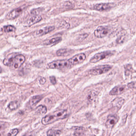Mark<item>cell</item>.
<instances>
[{"label": "cell", "mask_w": 136, "mask_h": 136, "mask_svg": "<svg viewBox=\"0 0 136 136\" xmlns=\"http://www.w3.org/2000/svg\"><path fill=\"white\" fill-rule=\"evenodd\" d=\"M114 6V4L110 3L97 4L93 6V9L99 11H105L111 9Z\"/></svg>", "instance_id": "obj_8"}, {"label": "cell", "mask_w": 136, "mask_h": 136, "mask_svg": "<svg viewBox=\"0 0 136 136\" xmlns=\"http://www.w3.org/2000/svg\"><path fill=\"white\" fill-rule=\"evenodd\" d=\"M26 7L27 6L26 5H24L21 7H18L16 9L13 10L11 11L8 13L7 16V18L8 19H15L23 13V11L26 8Z\"/></svg>", "instance_id": "obj_6"}, {"label": "cell", "mask_w": 136, "mask_h": 136, "mask_svg": "<svg viewBox=\"0 0 136 136\" xmlns=\"http://www.w3.org/2000/svg\"><path fill=\"white\" fill-rule=\"evenodd\" d=\"M39 9H34L33 10H32L31 11V14L34 15H36L37 14H38V13L39 12Z\"/></svg>", "instance_id": "obj_26"}, {"label": "cell", "mask_w": 136, "mask_h": 136, "mask_svg": "<svg viewBox=\"0 0 136 136\" xmlns=\"http://www.w3.org/2000/svg\"><path fill=\"white\" fill-rule=\"evenodd\" d=\"M15 30H16V28L11 25L6 26L3 27V30L4 32L6 33L13 32L15 31Z\"/></svg>", "instance_id": "obj_20"}, {"label": "cell", "mask_w": 136, "mask_h": 136, "mask_svg": "<svg viewBox=\"0 0 136 136\" xmlns=\"http://www.w3.org/2000/svg\"><path fill=\"white\" fill-rule=\"evenodd\" d=\"M6 125L5 122H0V131L3 130L6 128Z\"/></svg>", "instance_id": "obj_24"}, {"label": "cell", "mask_w": 136, "mask_h": 136, "mask_svg": "<svg viewBox=\"0 0 136 136\" xmlns=\"http://www.w3.org/2000/svg\"><path fill=\"white\" fill-rule=\"evenodd\" d=\"M67 116L66 110H59L54 112L52 114L48 115L43 117L42 119V123L43 125H48L55 121L65 119Z\"/></svg>", "instance_id": "obj_1"}, {"label": "cell", "mask_w": 136, "mask_h": 136, "mask_svg": "<svg viewBox=\"0 0 136 136\" xmlns=\"http://www.w3.org/2000/svg\"><path fill=\"white\" fill-rule=\"evenodd\" d=\"M61 134V131L60 130L50 129L47 132L48 136H59Z\"/></svg>", "instance_id": "obj_17"}, {"label": "cell", "mask_w": 136, "mask_h": 136, "mask_svg": "<svg viewBox=\"0 0 136 136\" xmlns=\"http://www.w3.org/2000/svg\"><path fill=\"white\" fill-rule=\"evenodd\" d=\"M118 119V117L116 115H109L108 116L105 123L107 128L109 129H112L117 122Z\"/></svg>", "instance_id": "obj_10"}, {"label": "cell", "mask_w": 136, "mask_h": 136, "mask_svg": "<svg viewBox=\"0 0 136 136\" xmlns=\"http://www.w3.org/2000/svg\"><path fill=\"white\" fill-rule=\"evenodd\" d=\"M36 112L38 114H45L47 112V108L44 105H39L36 109Z\"/></svg>", "instance_id": "obj_16"}, {"label": "cell", "mask_w": 136, "mask_h": 136, "mask_svg": "<svg viewBox=\"0 0 136 136\" xmlns=\"http://www.w3.org/2000/svg\"><path fill=\"white\" fill-rule=\"evenodd\" d=\"M86 55L84 53L77 54L68 60L71 65H77L81 63L86 59Z\"/></svg>", "instance_id": "obj_5"}, {"label": "cell", "mask_w": 136, "mask_h": 136, "mask_svg": "<svg viewBox=\"0 0 136 136\" xmlns=\"http://www.w3.org/2000/svg\"><path fill=\"white\" fill-rule=\"evenodd\" d=\"M62 38L61 37H56V38H53L52 39H50V40L46 41L44 43V44L45 45H49L52 44L58 43L62 40Z\"/></svg>", "instance_id": "obj_19"}, {"label": "cell", "mask_w": 136, "mask_h": 136, "mask_svg": "<svg viewBox=\"0 0 136 136\" xmlns=\"http://www.w3.org/2000/svg\"><path fill=\"white\" fill-rule=\"evenodd\" d=\"M0 136H1V135H0Z\"/></svg>", "instance_id": "obj_30"}, {"label": "cell", "mask_w": 136, "mask_h": 136, "mask_svg": "<svg viewBox=\"0 0 136 136\" xmlns=\"http://www.w3.org/2000/svg\"><path fill=\"white\" fill-rule=\"evenodd\" d=\"M46 82V79L45 78H41L40 80V83L41 84H44Z\"/></svg>", "instance_id": "obj_27"}, {"label": "cell", "mask_w": 136, "mask_h": 136, "mask_svg": "<svg viewBox=\"0 0 136 136\" xmlns=\"http://www.w3.org/2000/svg\"><path fill=\"white\" fill-rule=\"evenodd\" d=\"M111 69V66L109 65H99L93 68L89 71V74L92 75H100L106 73Z\"/></svg>", "instance_id": "obj_3"}, {"label": "cell", "mask_w": 136, "mask_h": 136, "mask_svg": "<svg viewBox=\"0 0 136 136\" xmlns=\"http://www.w3.org/2000/svg\"></svg>", "instance_id": "obj_31"}, {"label": "cell", "mask_w": 136, "mask_h": 136, "mask_svg": "<svg viewBox=\"0 0 136 136\" xmlns=\"http://www.w3.org/2000/svg\"><path fill=\"white\" fill-rule=\"evenodd\" d=\"M50 80L51 83L53 84H55L56 83V79L54 76H51L50 77Z\"/></svg>", "instance_id": "obj_25"}, {"label": "cell", "mask_w": 136, "mask_h": 136, "mask_svg": "<svg viewBox=\"0 0 136 136\" xmlns=\"http://www.w3.org/2000/svg\"><path fill=\"white\" fill-rule=\"evenodd\" d=\"M109 32L107 27L100 26L96 28L94 32V35L96 38H102L106 36Z\"/></svg>", "instance_id": "obj_7"}, {"label": "cell", "mask_w": 136, "mask_h": 136, "mask_svg": "<svg viewBox=\"0 0 136 136\" xmlns=\"http://www.w3.org/2000/svg\"><path fill=\"white\" fill-rule=\"evenodd\" d=\"M55 27L53 26L46 27L37 31L36 32V35L38 36H43L51 32V31H53Z\"/></svg>", "instance_id": "obj_12"}, {"label": "cell", "mask_w": 136, "mask_h": 136, "mask_svg": "<svg viewBox=\"0 0 136 136\" xmlns=\"http://www.w3.org/2000/svg\"><path fill=\"white\" fill-rule=\"evenodd\" d=\"M1 69H0V72H1Z\"/></svg>", "instance_id": "obj_29"}, {"label": "cell", "mask_w": 136, "mask_h": 136, "mask_svg": "<svg viewBox=\"0 0 136 136\" xmlns=\"http://www.w3.org/2000/svg\"><path fill=\"white\" fill-rule=\"evenodd\" d=\"M127 86L130 89H133V88H135V83L134 82H132L128 83L127 85Z\"/></svg>", "instance_id": "obj_23"}, {"label": "cell", "mask_w": 136, "mask_h": 136, "mask_svg": "<svg viewBox=\"0 0 136 136\" xmlns=\"http://www.w3.org/2000/svg\"><path fill=\"white\" fill-rule=\"evenodd\" d=\"M18 130L17 129H12L9 132L8 136H16L18 133Z\"/></svg>", "instance_id": "obj_22"}, {"label": "cell", "mask_w": 136, "mask_h": 136, "mask_svg": "<svg viewBox=\"0 0 136 136\" xmlns=\"http://www.w3.org/2000/svg\"><path fill=\"white\" fill-rule=\"evenodd\" d=\"M20 104L18 101H13L10 102L8 105V107L11 110H16L19 107Z\"/></svg>", "instance_id": "obj_18"}, {"label": "cell", "mask_w": 136, "mask_h": 136, "mask_svg": "<svg viewBox=\"0 0 136 136\" xmlns=\"http://www.w3.org/2000/svg\"><path fill=\"white\" fill-rule=\"evenodd\" d=\"M125 100L122 97H116L112 101V104L113 107L120 108L123 104Z\"/></svg>", "instance_id": "obj_13"}, {"label": "cell", "mask_w": 136, "mask_h": 136, "mask_svg": "<svg viewBox=\"0 0 136 136\" xmlns=\"http://www.w3.org/2000/svg\"><path fill=\"white\" fill-rule=\"evenodd\" d=\"M23 136H32V135H23Z\"/></svg>", "instance_id": "obj_28"}, {"label": "cell", "mask_w": 136, "mask_h": 136, "mask_svg": "<svg viewBox=\"0 0 136 136\" xmlns=\"http://www.w3.org/2000/svg\"><path fill=\"white\" fill-rule=\"evenodd\" d=\"M125 89V86L124 85H119L113 88L109 92V95L111 96H115L119 95L124 92Z\"/></svg>", "instance_id": "obj_11"}, {"label": "cell", "mask_w": 136, "mask_h": 136, "mask_svg": "<svg viewBox=\"0 0 136 136\" xmlns=\"http://www.w3.org/2000/svg\"><path fill=\"white\" fill-rule=\"evenodd\" d=\"M25 61V58L23 55H17L13 57L12 66L15 69H17L21 67Z\"/></svg>", "instance_id": "obj_9"}, {"label": "cell", "mask_w": 136, "mask_h": 136, "mask_svg": "<svg viewBox=\"0 0 136 136\" xmlns=\"http://www.w3.org/2000/svg\"><path fill=\"white\" fill-rule=\"evenodd\" d=\"M112 55L111 52L109 51L102 52L95 54L93 57L91 58L89 62L91 63H96L101 60L106 58Z\"/></svg>", "instance_id": "obj_4"}, {"label": "cell", "mask_w": 136, "mask_h": 136, "mask_svg": "<svg viewBox=\"0 0 136 136\" xmlns=\"http://www.w3.org/2000/svg\"><path fill=\"white\" fill-rule=\"evenodd\" d=\"M41 16H35L30 18L27 22V24L29 26L32 25L40 22L42 20Z\"/></svg>", "instance_id": "obj_14"}, {"label": "cell", "mask_w": 136, "mask_h": 136, "mask_svg": "<svg viewBox=\"0 0 136 136\" xmlns=\"http://www.w3.org/2000/svg\"><path fill=\"white\" fill-rule=\"evenodd\" d=\"M71 66L68 60H58L50 63L47 65L48 69H63Z\"/></svg>", "instance_id": "obj_2"}, {"label": "cell", "mask_w": 136, "mask_h": 136, "mask_svg": "<svg viewBox=\"0 0 136 136\" xmlns=\"http://www.w3.org/2000/svg\"><path fill=\"white\" fill-rule=\"evenodd\" d=\"M68 53V51L66 49H61L56 52V55L57 56H65Z\"/></svg>", "instance_id": "obj_21"}, {"label": "cell", "mask_w": 136, "mask_h": 136, "mask_svg": "<svg viewBox=\"0 0 136 136\" xmlns=\"http://www.w3.org/2000/svg\"><path fill=\"white\" fill-rule=\"evenodd\" d=\"M43 98V97L40 96H34L31 98L29 102L30 105L34 106L36 105Z\"/></svg>", "instance_id": "obj_15"}]
</instances>
